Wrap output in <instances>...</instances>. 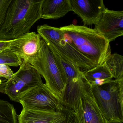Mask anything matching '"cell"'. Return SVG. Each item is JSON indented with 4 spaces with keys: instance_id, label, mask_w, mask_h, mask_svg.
Instances as JSON below:
<instances>
[{
    "instance_id": "cell-3",
    "label": "cell",
    "mask_w": 123,
    "mask_h": 123,
    "mask_svg": "<svg viewBox=\"0 0 123 123\" xmlns=\"http://www.w3.org/2000/svg\"><path fill=\"white\" fill-rule=\"evenodd\" d=\"M29 63L44 77L47 86L61 101L67 79L60 70L52 51L42 38L39 52Z\"/></svg>"
},
{
    "instance_id": "cell-18",
    "label": "cell",
    "mask_w": 123,
    "mask_h": 123,
    "mask_svg": "<svg viewBox=\"0 0 123 123\" xmlns=\"http://www.w3.org/2000/svg\"><path fill=\"white\" fill-rule=\"evenodd\" d=\"M0 123H18L13 105L1 99H0Z\"/></svg>"
},
{
    "instance_id": "cell-11",
    "label": "cell",
    "mask_w": 123,
    "mask_h": 123,
    "mask_svg": "<svg viewBox=\"0 0 123 123\" xmlns=\"http://www.w3.org/2000/svg\"><path fill=\"white\" fill-rule=\"evenodd\" d=\"M49 47L77 65L80 69L89 70L96 67L93 63L71 45L64 37L57 41L42 38Z\"/></svg>"
},
{
    "instance_id": "cell-13",
    "label": "cell",
    "mask_w": 123,
    "mask_h": 123,
    "mask_svg": "<svg viewBox=\"0 0 123 123\" xmlns=\"http://www.w3.org/2000/svg\"><path fill=\"white\" fill-rule=\"evenodd\" d=\"M85 78L84 75L67 81L61 100L64 107L74 110L81 97Z\"/></svg>"
},
{
    "instance_id": "cell-20",
    "label": "cell",
    "mask_w": 123,
    "mask_h": 123,
    "mask_svg": "<svg viewBox=\"0 0 123 123\" xmlns=\"http://www.w3.org/2000/svg\"><path fill=\"white\" fill-rule=\"evenodd\" d=\"M13 71L9 66L5 64H0V77L7 80H9L14 74Z\"/></svg>"
},
{
    "instance_id": "cell-16",
    "label": "cell",
    "mask_w": 123,
    "mask_h": 123,
    "mask_svg": "<svg viewBox=\"0 0 123 123\" xmlns=\"http://www.w3.org/2000/svg\"><path fill=\"white\" fill-rule=\"evenodd\" d=\"M50 50L53 53L55 60L60 70L66 77L67 81L78 78L83 74V71L81 70L77 65L55 51Z\"/></svg>"
},
{
    "instance_id": "cell-9",
    "label": "cell",
    "mask_w": 123,
    "mask_h": 123,
    "mask_svg": "<svg viewBox=\"0 0 123 123\" xmlns=\"http://www.w3.org/2000/svg\"><path fill=\"white\" fill-rule=\"evenodd\" d=\"M41 37L35 32H29L12 40L10 50L23 61L29 63L40 51Z\"/></svg>"
},
{
    "instance_id": "cell-24",
    "label": "cell",
    "mask_w": 123,
    "mask_h": 123,
    "mask_svg": "<svg viewBox=\"0 0 123 123\" xmlns=\"http://www.w3.org/2000/svg\"><path fill=\"white\" fill-rule=\"evenodd\" d=\"M115 79H116L118 82L119 86H120L121 99L123 115V73L118 78Z\"/></svg>"
},
{
    "instance_id": "cell-4",
    "label": "cell",
    "mask_w": 123,
    "mask_h": 123,
    "mask_svg": "<svg viewBox=\"0 0 123 123\" xmlns=\"http://www.w3.org/2000/svg\"><path fill=\"white\" fill-rule=\"evenodd\" d=\"M92 88L95 102L108 123H123L120 91L117 80L112 79Z\"/></svg>"
},
{
    "instance_id": "cell-14",
    "label": "cell",
    "mask_w": 123,
    "mask_h": 123,
    "mask_svg": "<svg viewBox=\"0 0 123 123\" xmlns=\"http://www.w3.org/2000/svg\"><path fill=\"white\" fill-rule=\"evenodd\" d=\"M41 9L44 19H57L72 11L69 0H43Z\"/></svg>"
},
{
    "instance_id": "cell-6",
    "label": "cell",
    "mask_w": 123,
    "mask_h": 123,
    "mask_svg": "<svg viewBox=\"0 0 123 123\" xmlns=\"http://www.w3.org/2000/svg\"><path fill=\"white\" fill-rule=\"evenodd\" d=\"M18 102L22 109L33 110L57 112L64 108L58 97L43 83L19 98Z\"/></svg>"
},
{
    "instance_id": "cell-25",
    "label": "cell",
    "mask_w": 123,
    "mask_h": 123,
    "mask_svg": "<svg viewBox=\"0 0 123 123\" xmlns=\"http://www.w3.org/2000/svg\"><path fill=\"white\" fill-rule=\"evenodd\" d=\"M6 79L0 77V92L5 94V88L6 84Z\"/></svg>"
},
{
    "instance_id": "cell-19",
    "label": "cell",
    "mask_w": 123,
    "mask_h": 123,
    "mask_svg": "<svg viewBox=\"0 0 123 123\" xmlns=\"http://www.w3.org/2000/svg\"><path fill=\"white\" fill-rule=\"evenodd\" d=\"M22 61L23 60L20 58L10 50L0 53V64L18 67L21 65Z\"/></svg>"
},
{
    "instance_id": "cell-22",
    "label": "cell",
    "mask_w": 123,
    "mask_h": 123,
    "mask_svg": "<svg viewBox=\"0 0 123 123\" xmlns=\"http://www.w3.org/2000/svg\"><path fill=\"white\" fill-rule=\"evenodd\" d=\"M60 123H77L74 110L69 109L66 119Z\"/></svg>"
},
{
    "instance_id": "cell-12",
    "label": "cell",
    "mask_w": 123,
    "mask_h": 123,
    "mask_svg": "<svg viewBox=\"0 0 123 123\" xmlns=\"http://www.w3.org/2000/svg\"><path fill=\"white\" fill-rule=\"evenodd\" d=\"M69 110L64 107L57 112L22 109L17 118L18 123H60L66 119Z\"/></svg>"
},
{
    "instance_id": "cell-8",
    "label": "cell",
    "mask_w": 123,
    "mask_h": 123,
    "mask_svg": "<svg viewBox=\"0 0 123 123\" xmlns=\"http://www.w3.org/2000/svg\"><path fill=\"white\" fill-rule=\"evenodd\" d=\"M95 29L110 42L123 35V10H110L106 8Z\"/></svg>"
},
{
    "instance_id": "cell-5",
    "label": "cell",
    "mask_w": 123,
    "mask_h": 123,
    "mask_svg": "<svg viewBox=\"0 0 123 123\" xmlns=\"http://www.w3.org/2000/svg\"><path fill=\"white\" fill-rule=\"evenodd\" d=\"M42 84L41 76L36 69L28 62L23 61L18 71L6 82L5 94L11 100L18 102L19 98Z\"/></svg>"
},
{
    "instance_id": "cell-23",
    "label": "cell",
    "mask_w": 123,
    "mask_h": 123,
    "mask_svg": "<svg viewBox=\"0 0 123 123\" xmlns=\"http://www.w3.org/2000/svg\"><path fill=\"white\" fill-rule=\"evenodd\" d=\"M12 40L0 39V53L10 50L11 43Z\"/></svg>"
},
{
    "instance_id": "cell-2",
    "label": "cell",
    "mask_w": 123,
    "mask_h": 123,
    "mask_svg": "<svg viewBox=\"0 0 123 123\" xmlns=\"http://www.w3.org/2000/svg\"><path fill=\"white\" fill-rule=\"evenodd\" d=\"M60 29L67 41L96 66L111 53L110 42L94 29L73 24Z\"/></svg>"
},
{
    "instance_id": "cell-1",
    "label": "cell",
    "mask_w": 123,
    "mask_h": 123,
    "mask_svg": "<svg viewBox=\"0 0 123 123\" xmlns=\"http://www.w3.org/2000/svg\"><path fill=\"white\" fill-rule=\"evenodd\" d=\"M43 0H12L0 27V39L12 40L30 32L42 18Z\"/></svg>"
},
{
    "instance_id": "cell-10",
    "label": "cell",
    "mask_w": 123,
    "mask_h": 123,
    "mask_svg": "<svg viewBox=\"0 0 123 123\" xmlns=\"http://www.w3.org/2000/svg\"><path fill=\"white\" fill-rule=\"evenodd\" d=\"M72 10L82 20L84 26L97 24L107 8L103 0H69Z\"/></svg>"
},
{
    "instance_id": "cell-7",
    "label": "cell",
    "mask_w": 123,
    "mask_h": 123,
    "mask_svg": "<svg viewBox=\"0 0 123 123\" xmlns=\"http://www.w3.org/2000/svg\"><path fill=\"white\" fill-rule=\"evenodd\" d=\"M73 110L77 123H108L95 102L92 86L85 78L81 97Z\"/></svg>"
},
{
    "instance_id": "cell-21",
    "label": "cell",
    "mask_w": 123,
    "mask_h": 123,
    "mask_svg": "<svg viewBox=\"0 0 123 123\" xmlns=\"http://www.w3.org/2000/svg\"><path fill=\"white\" fill-rule=\"evenodd\" d=\"M12 0H0V27L3 21L6 10Z\"/></svg>"
},
{
    "instance_id": "cell-15",
    "label": "cell",
    "mask_w": 123,
    "mask_h": 123,
    "mask_svg": "<svg viewBox=\"0 0 123 123\" xmlns=\"http://www.w3.org/2000/svg\"><path fill=\"white\" fill-rule=\"evenodd\" d=\"M83 74L91 86L102 85L113 78L104 63L89 70L83 71Z\"/></svg>"
},
{
    "instance_id": "cell-17",
    "label": "cell",
    "mask_w": 123,
    "mask_h": 123,
    "mask_svg": "<svg viewBox=\"0 0 123 123\" xmlns=\"http://www.w3.org/2000/svg\"><path fill=\"white\" fill-rule=\"evenodd\" d=\"M104 63L115 79L123 73V56L116 53H111Z\"/></svg>"
}]
</instances>
